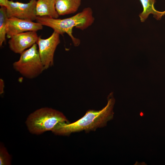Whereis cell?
<instances>
[{
    "mask_svg": "<svg viewBox=\"0 0 165 165\" xmlns=\"http://www.w3.org/2000/svg\"><path fill=\"white\" fill-rule=\"evenodd\" d=\"M107 99V105L102 109L89 110L77 121L72 123H59L51 131L55 134L68 136L72 133L83 131L86 132L95 131L98 128L105 127L107 122L113 118L115 99L112 93L108 95Z\"/></svg>",
    "mask_w": 165,
    "mask_h": 165,
    "instance_id": "cell-1",
    "label": "cell"
},
{
    "mask_svg": "<svg viewBox=\"0 0 165 165\" xmlns=\"http://www.w3.org/2000/svg\"><path fill=\"white\" fill-rule=\"evenodd\" d=\"M37 22L51 28L60 35L65 33L70 37L75 46L80 43V41L74 37L72 35L74 27L83 30L91 26L94 23V18L91 8L88 7L84 8L82 12L75 15L66 18L60 19L48 16H37Z\"/></svg>",
    "mask_w": 165,
    "mask_h": 165,
    "instance_id": "cell-2",
    "label": "cell"
},
{
    "mask_svg": "<svg viewBox=\"0 0 165 165\" xmlns=\"http://www.w3.org/2000/svg\"><path fill=\"white\" fill-rule=\"evenodd\" d=\"M69 123L61 112L49 107L42 108L30 114L25 122L29 131L39 135L51 131L58 123Z\"/></svg>",
    "mask_w": 165,
    "mask_h": 165,
    "instance_id": "cell-3",
    "label": "cell"
},
{
    "mask_svg": "<svg viewBox=\"0 0 165 165\" xmlns=\"http://www.w3.org/2000/svg\"><path fill=\"white\" fill-rule=\"evenodd\" d=\"M13 67L16 71L28 79H33L41 74L45 69L37 43L20 54L19 60L13 63Z\"/></svg>",
    "mask_w": 165,
    "mask_h": 165,
    "instance_id": "cell-4",
    "label": "cell"
},
{
    "mask_svg": "<svg viewBox=\"0 0 165 165\" xmlns=\"http://www.w3.org/2000/svg\"><path fill=\"white\" fill-rule=\"evenodd\" d=\"M60 34L54 31L46 39L38 37L36 43L42 62L45 70L51 67L53 64L54 53L58 45L60 43Z\"/></svg>",
    "mask_w": 165,
    "mask_h": 165,
    "instance_id": "cell-5",
    "label": "cell"
},
{
    "mask_svg": "<svg viewBox=\"0 0 165 165\" xmlns=\"http://www.w3.org/2000/svg\"><path fill=\"white\" fill-rule=\"evenodd\" d=\"M36 0H30L27 3L9 0L6 7L8 18L14 17L32 21L36 20Z\"/></svg>",
    "mask_w": 165,
    "mask_h": 165,
    "instance_id": "cell-6",
    "label": "cell"
},
{
    "mask_svg": "<svg viewBox=\"0 0 165 165\" xmlns=\"http://www.w3.org/2000/svg\"><path fill=\"white\" fill-rule=\"evenodd\" d=\"M42 25L38 22H34L28 19L12 17L7 20L6 36L10 38L16 34L28 31H35L42 30Z\"/></svg>",
    "mask_w": 165,
    "mask_h": 165,
    "instance_id": "cell-7",
    "label": "cell"
},
{
    "mask_svg": "<svg viewBox=\"0 0 165 165\" xmlns=\"http://www.w3.org/2000/svg\"><path fill=\"white\" fill-rule=\"evenodd\" d=\"M38 37L35 31H28L16 34L9 40V48L15 53L20 54L36 43Z\"/></svg>",
    "mask_w": 165,
    "mask_h": 165,
    "instance_id": "cell-8",
    "label": "cell"
},
{
    "mask_svg": "<svg viewBox=\"0 0 165 165\" xmlns=\"http://www.w3.org/2000/svg\"><path fill=\"white\" fill-rule=\"evenodd\" d=\"M35 12L37 16H48L58 18L59 16L56 9L55 0H38Z\"/></svg>",
    "mask_w": 165,
    "mask_h": 165,
    "instance_id": "cell-9",
    "label": "cell"
},
{
    "mask_svg": "<svg viewBox=\"0 0 165 165\" xmlns=\"http://www.w3.org/2000/svg\"><path fill=\"white\" fill-rule=\"evenodd\" d=\"M81 0H55V8L59 15L73 13L78 9Z\"/></svg>",
    "mask_w": 165,
    "mask_h": 165,
    "instance_id": "cell-10",
    "label": "cell"
},
{
    "mask_svg": "<svg viewBox=\"0 0 165 165\" xmlns=\"http://www.w3.org/2000/svg\"><path fill=\"white\" fill-rule=\"evenodd\" d=\"M143 7V11L139 16L141 22H144L150 14L157 20H160L165 15V11L160 12L156 10L154 7L156 0H140Z\"/></svg>",
    "mask_w": 165,
    "mask_h": 165,
    "instance_id": "cell-11",
    "label": "cell"
},
{
    "mask_svg": "<svg viewBox=\"0 0 165 165\" xmlns=\"http://www.w3.org/2000/svg\"><path fill=\"white\" fill-rule=\"evenodd\" d=\"M6 9L5 7L1 6L0 8V46H1L6 39V35L7 20Z\"/></svg>",
    "mask_w": 165,
    "mask_h": 165,
    "instance_id": "cell-12",
    "label": "cell"
},
{
    "mask_svg": "<svg viewBox=\"0 0 165 165\" xmlns=\"http://www.w3.org/2000/svg\"><path fill=\"white\" fill-rule=\"evenodd\" d=\"M11 158L6 148L2 144L0 145V165L11 164Z\"/></svg>",
    "mask_w": 165,
    "mask_h": 165,
    "instance_id": "cell-13",
    "label": "cell"
},
{
    "mask_svg": "<svg viewBox=\"0 0 165 165\" xmlns=\"http://www.w3.org/2000/svg\"><path fill=\"white\" fill-rule=\"evenodd\" d=\"M4 82L2 79H0V94H2L4 92Z\"/></svg>",
    "mask_w": 165,
    "mask_h": 165,
    "instance_id": "cell-14",
    "label": "cell"
},
{
    "mask_svg": "<svg viewBox=\"0 0 165 165\" xmlns=\"http://www.w3.org/2000/svg\"><path fill=\"white\" fill-rule=\"evenodd\" d=\"M8 1V0H0L1 6H4L6 8L7 6Z\"/></svg>",
    "mask_w": 165,
    "mask_h": 165,
    "instance_id": "cell-15",
    "label": "cell"
}]
</instances>
